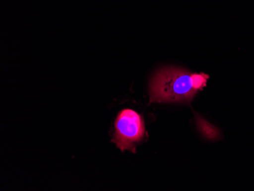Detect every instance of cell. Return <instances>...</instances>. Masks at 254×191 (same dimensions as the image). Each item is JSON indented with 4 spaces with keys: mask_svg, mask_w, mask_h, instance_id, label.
<instances>
[{
    "mask_svg": "<svg viewBox=\"0 0 254 191\" xmlns=\"http://www.w3.org/2000/svg\"><path fill=\"white\" fill-rule=\"evenodd\" d=\"M209 75L191 73L185 69L167 67L154 75L150 85V102L189 101L206 85Z\"/></svg>",
    "mask_w": 254,
    "mask_h": 191,
    "instance_id": "6da1fadb",
    "label": "cell"
},
{
    "mask_svg": "<svg viewBox=\"0 0 254 191\" xmlns=\"http://www.w3.org/2000/svg\"><path fill=\"white\" fill-rule=\"evenodd\" d=\"M145 133V125L142 117L131 109L120 112L115 122V132L113 142L124 151L129 149L135 152V142H139Z\"/></svg>",
    "mask_w": 254,
    "mask_h": 191,
    "instance_id": "7a4b0ae2",
    "label": "cell"
}]
</instances>
